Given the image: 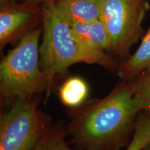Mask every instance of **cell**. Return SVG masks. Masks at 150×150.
I'll list each match as a JSON object with an SVG mask.
<instances>
[{"label": "cell", "instance_id": "cell-1", "mask_svg": "<svg viewBox=\"0 0 150 150\" xmlns=\"http://www.w3.org/2000/svg\"><path fill=\"white\" fill-rule=\"evenodd\" d=\"M136 81L116 86L107 96L82 108L67 134L80 150H120L132 138L138 112L134 99Z\"/></svg>", "mask_w": 150, "mask_h": 150}, {"label": "cell", "instance_id": "cell-2", "mask_svg": "<svg viewBox=\"0 0 150 150\" xmlns=\"http://www.w3.org/2000/svg\"><path fill=\"white\" fill-rule=\"evenodd\" d=\"M42 42L40 47V65L50 86L56 74H63L69 67L79 63L98 64L116 70L115 59L104 52L91 50L73 34L70 25L61 16L54 1L42 4Z\"/></svg>", "mask_w": 150, "mask_h": 150}, {"label": "cell", "instance_id": "cell-3", "mask_svg": "<svg viewBox=\"0 0 150 150\" xmlns=\"http://www.w3.org/2000/svg\"><path fill=\"white\" fill-rule=\"evenodd\" d=\"M42 27L29 30L0 63V92L7 101L49 93L52 86L40 65L39 40Z\"/></svg>", "mask_w": 150, "mask_h": 150}, {"label": "cell", "instance_id": "cell-4", "mask_svg": "<svg viewBox=\"0 0 150 150\" xmlns=\"http://www.w3.org/2000/svg\"><path fill=\"white\" fill-rule=\"evenodd\" d=\"M149 9L148 0H100L99 20L111 40V52L122 61L143 35L142 21Z\"/></svg>", "mask_w": 150, "mask_h": 150}, {"label": "cell", "instance_id": "cell-5", "mask_svg": "<svg viewBox=\"0 0 150 150\" xmlns=\"http://www.w3.org/2000/svg\"><path fill=\"white\" fill-rule=\"evenodd\" d=\"M51 127L34 97L18 99L1 116L0 150H31Z\"/></svg>", "mask_w": 150, "mask_h": 150}, {"label": "cell", "instance_id": "cell-6", "mask_svg": "<svg viewBox=\"0 0 150 150\" xmlns=\"http://www.w3.org/2000/svg\"><path fill=\"white\" fill-rule=\"evenodd\" d=\"M38 5L24 2L22 5L7 4L1 6L0 11V48L19 35L29 31L39 14Z\"/></svg>", "mask_w": 150, "mask_h": 150}, {"label": "cell", "instance_id": "cell-7", "mask_svg": "<svg viewBox=\"0 0 150 150\" xmlns=\"http://www.w3.org/2000/svg\"><path fill=\"white\" fill-rule=\"evenodd\" d=\"M54 4L70 25L89 23L100 16V0H55Z\"/></svg>", "mask_w": 150, "mask_h": 150}, {"label": "cell", "instance_id": "cell-8", "mask_svg": "<svg viewBox=\"0 0 150 150\" xmlns=\"http://www.w3.org/2000/svg\"><path fill=\"white\" fill-rule=\"evenodd\" d=\"M150 68V27L143 35L138 50L118 64L116 73L125 81H132Z\"/></svg>", "mask_w": 150, "mask_h": 150}, {"label": "cell", "instance_id": "cell-9", "mask_svg": "<svg viewBox=\"0 0 150 150\" xmlns=\"http://www.w3.org/2000/svg\"><path fill=\"white\" fill-rule=\"evenodd\" d=\"M70 27L75 38L88 48L101 52L111 51V40L99 19L86 24H73Z\"/></svg>", "mask_w": 150, "mask_h": 150}, {"label": "cell", "instance_id": "cell-10", "mask_svg": "<svg viewBox=\"0 0 150 150\" xmlns=\"http://www.w3.org/2000/svg\"><path fill=\"white\" fill-rule=\"evenodd\" d=\"M88 92V86L83 79L73 76L65 81L60 87L59 98L65 106L76 108L86 100Z\"/></svg>", "mask_w": 150, "mask_h": 150}, {"label": "cell", "instance_id": "cell-11", "mask_svg": "<svg viewBox=\"0 0 150 150\" xmlns=\"http://www.w3.org/2000/svg\"><path fill=\"white\" fill-rule=\"evenodd\" d=\"M150 144V113H138L132 138L125 150H142Z\"/></svg>", "mask_w": 150, "mask_h": 150}, {"label": "cell", "instance_id": "cell-12", "mask_svg": "<svg viewBox=\"0 0 150 150\" xmlns=\"http://www.w3.org/2000/svg\"><path fill=\"white\" fill-rule=\"evenodd\" d=\"M134 99L138 112L150 113V68L135 79Z\"/></svg>", "mask_w": 150, "mask_h": 150}, {"label": "cell", "instance_id": "cell-13", "mask_svg": "<svg viewBox=\"0 0 150 150\" xmlns=\"http://www.w3.org/2000/svg\"><path fill=\"white\" fill-rule=\"evenodd\" d=\"M31 150H76L69 146L63 129L51 127L47 134ZM80 150V149H79Z\"/></svg>", "mask_w": 150, "mask_h": 150}, {"label": "cell", "instance_id": "cell-14", "mask_svg": "<svg viewBox=\"0 0 150 150\" xmlns=\"http://www.w3.org/2000/svg\"><path fill=\"white\" fill-rule=\"evenodd\" d=\"M55 0H25V2L27 4H34V5H38L39 4H44L48 1H54Z\"/></svg>", "mask_w": 150, "mask_h": 150}, {"label": "cell", "instance_id": "cell-15", "mask_svg": "<svg viewBox=\"0 0 150 150\" xmlns=\"http://www.w3.org/2000/svg\"><path fill=\"white\" fill-rule=\"evenodd\" d=\"M15 0H0V2H1V6L7 4H11L13 3V1Z\"/></svg>", "mask_w": 150, "mask_h": 150}, {"label": "cell", "instance_id": "cell-16", "mask_svg": "<svg viewBox=\"0 0 150 150\" xmlns=\"http://www.w3.org/2000/svg\"><path fill=\"white\" fill-rule=\"evenodd\" d=\"M142 150H150V144L149 145H148L147 146H146V147Z\"/></svg>", "mask_w": 150, "mask_h": 150}]
</instances>
